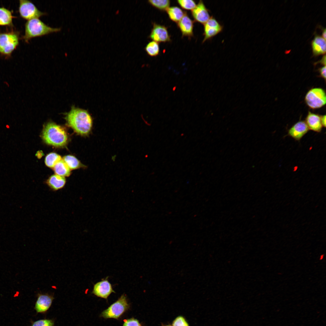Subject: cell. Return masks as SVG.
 Listing matches in <instances>:
<instances>
[{"label": "cell", "instance_id": "obj_1", "mask_svg": "<svg viewBox=\"0 0 326 326\" xmlns=\"http://www.w3.org/2000/svg\"><path fill=\"white\" fill-rule=\"evenodd\" d=\"M65 119L68 126L81 135L88 136L91 132L93 119L86 110L72 107L66 114Z\"/></svg>", "mask_w": 326, "mask_h": 326}, {"label": "cell", "instance_id": "obj_2", "mask_svg": "<svg viewBox=\"0 0 326 326\" xmlns=\"http://www.w3.org/2000/svg\"><path fill=\"white\" fill-rule=\"evenodd\" d=\"M42 137L46 143L56 147L65 146L68 138L64 128L52 122L48 123L44 126Z\"/></svg>", "mask_w": 326, "mask_h": 326}, {"label": "cell", "instance_id": "obj_3", "mask_svg": "<svg viewBox=\"0 0 326 326\" xmlns=\"http://www.w3.org/2000/svg\"><path fill=\"white\" fill-rule=\"evenodd\" d=\"M61 28L50 27L40 20L34 18L28 20L25 24V33L23 39L26 43L31 39L59 32Z\"/></svg>", "mask_w": 326, "mask_h": 326}, {"label": "cell", "instance_id": "obj_4", "mask_svg": "<svg viewBox=\"0 0 326 326\" xmlns=\"http://www.w3.org/2000/svg\"><path fill=\"white\" fill-rule=\"evenodd\" d=\"M19 41V34L17 31L0 32V55L9 58L18 46Z\"/></svg>", "mask_w": 326, "mask_h": 326}, {"label": "cell", "instance_id": "obj_5", "mask_svg": "<svg viewBox=\"0 0 326 326\" xmlns=\"http://www.w3.org/2000/svg\"><path fill=\"white\" fill-rule=\"evenodd\" d=\"M129 305L125 295L123 294L107 309L103 311L101 316L105 318H119L129 308Z\"/></svg>", "mask_w": 326, "mask_h": 326}, {"label": "cell", "instance_id": "obj_6", "mask_svg": "<svg viewBox=\"0 0 326 326\" xmlns=\"http://www.w3.org/2000/svg\"><path fill=\"white\" fill-rule=\"evenodd\" d=\"M305 101L307 105L312 109L320 108L326 104L325 92L320 88H312L306 93Z\"/></svg>", "mask_w": 326, "mask_h": 326}, {"label": "cell", "instance_id": "obj_7", "mask_svg": "<svg viewBox=\"0 0 326 326\" xmlns=\"http://www.w3.org/2000/svg\"><path fill=\"white\" fill-rule=\"evenodd\" d=\"M18 8L20 16L23 19L29 20L46 15V13L40 11L31 2L27 0H20Z\"/></svg>", "mask_w": 326, "mask_h": 326}, {"label": "cell", "instance_id": "obj_8", "mask_svg": "<svg viewBox=\"0 0 326 326\" xmlns=\"http://www.w3.org/2000/svg\"><path fill=\"white\" fill-rule=\"evenodd\" d=\"M223 29L222 26L213 17H211L204 24V38L203 43L209 39L220 33Z\"/></svg>", "mask_w": 326, "mask_h": 326}, {"label": "cell", "instance_id": "obj_9", "mask_svg": "<svg viewBox=\"0 0 326 326\" xmlns=\"http://www.w3.org/2000/svg\"><path fill=\"white\" fill-rule=\"evenodd\" d=\"M149 38L153 41L158 42H166L171 40L167 28L165 26L155 23L153 24Z\"/></svg>", "mask_w": 326, "mask_h": 326}, {"label": "cell", "instance_id": "obj_10", "mask_svg": "<svg viewBox=\"0 0 326 326\" xmlns=\"http://www.w3.org/2000/svg\"><path fill=\"white\" fill-rule=\"evenodd\" d=\"M34 308L37 313H45L51 307L54 298L48 293H38Z\"/></svg>", "mask_w": 326, "mask_h": 326}, {"label": "cell", "instance_id": "obj_11", "mask_svg": "<svg viewBox=\"0 0 326 326\" xmlns=\"http://www.w3.org/2000/svg\"><path fill=\"white\" fill-rule=\"evenodd\" d=\"M107 279V277L94 285L93 294L98 297L107 299L112 293H115Z\"/></svg>", "mask_w": 326, "mask_h": 326}, {"label": "cell", "instance_id": "obj_12", "mask_svg": "<svg viewBox=\"0 0 326 326\" xmlns=\"http://www.w3.org/2000/svg\"><path fill=\"white\" fill-rule=\"evenodd\" d=\"M191 13L195 21L203 24L211 17L209 10L202 0L200 1Z\"/></svg>", "mask_w": 326, "mask_h": 326}, {"label": "cell", "instance_id": "obj_13", "mask_svg": "<svg viewBox=\"0 0 326 326\" xmlns=\"http://www.w3.org/2000/svg\"><path fill=\"white\" fill-rule=\"evenodd\" d=\"M309 130L305 122L303 120H299L288 130V135L295 140L299 141Z\"/></svg>", "mask_w": 326, "mask_h": 326}, {"label": "cell", "instance_id": "obj_14", "mask_svg": "<svg viewBox=\"0 0 326 326\" xmlns=\"http://www.w3.org/2000/svg\"><path fill=\"white\" fill-rule=\"evenodd\" d=\"M183 37L191 38L193 36V21L186 13L181 20L177 23Z\"/></svg>", "mask_w": 326, "mask_h": 326}, {"label": "cell", "instance_id": "obj_15", "mask_svg": "<svg viewBox=\"0 0 326 326\" xmlns=\"http://www.w3.org/2000/svg\"><path fill=\"white\" fill-rule=\"evenodd\" d=\"M305 122L309 129L318 133L321 131L323 126L321 122V116L309 111Z\"/></svg>", "mask_w": 326, "mask_h": 326}, {"label": "cell", "instance_id": "obj_16", "mask_svg": "<svg viewBox=\"0 0 326 326\" xmlns=\"http://www.w3.org/2000/svg\"><path fill=\"white\" fill-rule=\"evenodd\" d=\"M311 46L313 55L318 56L325 54L326 40L322 36L316 35L311 42Z\"/></svg>", "mask_w": 326, "mask_h": 326}, {"label": "cell", "instance_id": "obj_17", "mask_svg": "<svg viewBox=\"0 0 326 326\" xmlns=\"http://www.w3.org/2000/svg\"><path fill=\"white\" fill-rule=\"evenodd\" d=\"M66 181L64 177L56 174L50 176L46 181V183L52 190L56 191L63 188Z\"/></svg>", "mask_w": 326, "mask_h": 326}, {"label": "cell", "instance_id": "obj_18", "mask_svg": "<svg viewBox=\"0 0 326 326\" xmlns=\"http://www.w3.org/2000/svg\"><path fill=\"white\" fill-rule=\"evenodd\" d=\"M14 17L10 11L4 7H0V26H12Z\"/></svg>", "mask_w": 326, "mask_h": 326}, {"label": "cell", "instance_id": "obj_19", "mask_svg": "<svg viewBox=\"0 0 326 326\" xmlns=\"http://www.w3.org/2000/svg\"><path fill=\"white\" fill-rule=\"evenodd\" d=\"M166 11L169 18L177 23L181 20L186 13L177 6L169 7Z\"/></svg>", "mask_w": 326, "mask_h": 326}, {"label": "cell", "instance_id": "obj_20", "mask_svg": "<svg viewBox=\"0 0 326 326\" xmlns=\"http://www.w3.org/2000/svg\"><path fill=\"white\" fill-rule=\"evenodd\" d=\"M56 174L62 177H68L71 174L70 168L62 159L58 161L53 167Z\"/></svg>", "mask_w": 326, "mask_h": 326}, {"label": "cell", "instance_id": "obj_21", "mask_svg": "<svg viewBox=\"0 0 326 326\" xmlns=\"http://www.w3.org/2000/svg\"><path fill=\"white\" fill-rule=\"evenodd\" d=\"M63 160L71 169H74L81 167H86V166L81 164L75 157L71 155H67L65 156L63 158Z\"/></svg>", "mask_w": 326, "mask_h": 326}, {"label": "cell", "instance_id": "obj_22", "mask_svg": "<svg viewBox=\"0 0 326 326\" xmlns=\"http://www.w3.org/2000/svg\"><path fill=\"white\" fill-rule=\"evenodd\" d=\"M145 50L148 55L151 56H155L158 55L160 52V48L158 43L151 41L146 45Z\"/></svg>", "mask_w": 326, "mask_h": 326}, {"label": "cell", "instance_id": "obj_23", "mask_svg": "<svg viewBox=\"0 0 326 326\" xmlns=\"http://www.w3.org/2000/svg\"><path fill=\"white\" fill-rule=\"evenodd\" d=\"M148 2L153 7L161 11H166L169 7L170 1L169 0H151Z\"/></svg>", "mask_w": 326, "mask_h": 326}, {"label": "cell", "instance_id": "obj_24", "mask_svg": "<svg viewBox=\"0 0 326 326\" xmlns=\"http://www.w3.org/2000/svg\"><path fill=\"white\" fill-rule=\"evenodd\" d=\"M61 159L59 155L55 153H51L46 156L45 163L48 167L53 168L55 165Z\"/></svg>", "mask_w": 326, "mask_h": 326}, {"label": "cell", "instance_id": "obj_25", "mask_svg": "<svg viewBox=\"0 0 326 326\" xmlns=\"http://www.w3.org/2000/svg\"><path fill=\"white\" fill-rule=\"evenodd\" d=\"M177 2L180 6L185 10H192L197 5L193 0H178Z\"/></svg>", "mask_w": 326, "mask_h": 326}, {"label": "cell", "instance_id": "obj_26", "mask_svg": "<svg viewBox=\"0 0 326 326\" xmlns=\"http://www.w3.org/2000/svg\"><path fill=\"white\" fill-rule=\"evenodd\" d=\"M30 326H54V321L53 319H40L32 321Z\"/></svg>", "mask_w": 326, "mask_h": 326}, {"label": "cell", "instance_id": "obj_27", "mask_svg": "<svg viewBox=\"0 0 326 326\" xmlns=\"http://www.w3.org/2000/svg\"><path fill=\"white\" fill-rule=\"evenodd\" d=\"M172 326H189V325L185 318L183 316H179L177 317L173 321Z\"/></svg>", "mask_w": 326, "mask_h": 326}, {"label": "cell", "instance_id": "obj_28", "mask_svg": "<svg viewBox=\"0 0 326 326\" xmlns=\"http://www.w3.org/2000/svg\"><path fill=\"white\" fill-rule=\"evenodd\" d=\"M123 326H142L139 321L133 318L126 320Z\"/></svg>", "mask_w": 326, "mask_h": 326}, {"label": "cell", "instance_id": "obj_29", "mask_svg": "<svg viewBox=\"0 0 326 326\" xmlns=\"http://www.w3.org/2000/svg\"><path fill=\"white\" fill-rule=\"evenodd\" d=\"M319 73V76L326 80V66H324L319 68L318 70Z\"/></svg>", "mask_w": 326, "mask_h": 326}, {"label": "cell", "instance_id": "obj_30", "mask_svg": "<svg viewBox=\"0 0 326 326\" xmlns=\"http://www.w3.org/2000/svg\"><path fill=\"white\" fill-rule=\"evenodd\" d=\"M320 63L321 64L324 66L326 65V55L325 54L323 56L321 59L319 61L315 63V64H316L317 63Z\"/></svg>", "mask_w": 326, "mask_h": 326}, {"label": "cell", "instance_id": "obj_31", "mask_svg": "<svg viewBox=\"0 0 326 326\" xmlns=\"http://www.w3.org/2000/svg\"><path fill=\"white\" fill-rule=\"evenodd\" d=\"M321 122L323 127H326V115L321 116Z\"/></svg>", "mask_w": 326, "mask_h": 326}, {"label": "cell", "instance_id": "obj_32", "mask_svg": "<svg viewBox=\"0 0 326 326\" xmlns=\"http://www.w3.org/2000/svg\"><path fill=\"white\" fill-rule=\"evenodd\" d=\"M324 39H326V29L323 28L322 30V36Z\"/></svg>", "mask_w": 326, "mask_h": 326}, {"label": "cell", "instance_id": "obj_33", "mask_svg": "<svg viewBox=\"0 0 326 326\" xmlns=\"http://www.w3.org/2000/svg\"><path fill=\"white\" fill-rule=\"evenodd\" d=\"M162 326H172V325H171L170 324H167V325H162Z\"/></svg>", "mask_w": 326, "mask_h": 326}]
</instances>
